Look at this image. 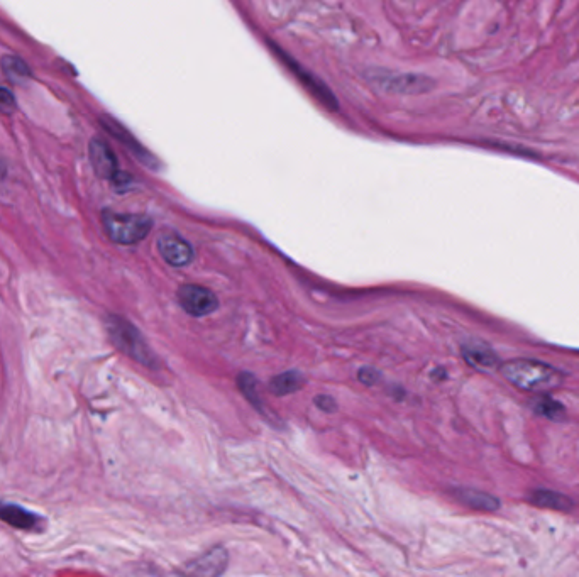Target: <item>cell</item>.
<instances>
[{
    "instance_id": "1",
    "label": "cell",
    "mask_w": 579,
    "mask_h": 577,
    "mask_svg": "<svg viewBox=\"0 0 579 577\" xmlns=\"http://www.w3.org/2000/svg\"><path fill=\"white\" fill-rule=\"evenodd\" d=\"M500 373L508 383L530 393L556 390L564 381V374L559 369L535 359L507 361L500 364Z\"/></svg>"
},
{
    "instance_id": "2",
    "label": "cell",
    "mask_w": 579,
    "mask_h": 577,
    "mask_svg": "<svg viewBox=\"0 0 579 577\" xmlns=\"http://www.w3.org/2000/svg\"><path fill=\"white\" fill-rule=\"evenodd\" d=\"M105 329L109 332L112 344L119 351L124 352L126 356L134 359L136 363L143 364L146 368H158L160 363H158L155 352L151 351L148 342L144 341L141 332L131 322H127L126 319L117 317V315H107Z\"/></svg>"
},
{
    "instance_id": "3",
    "label": "cell",
    "mask_w": 579,
    "mask_h": 577,
    "mask_svg": "<svg viewBox=\"0 0 579 577\" xmlns=\"http://www.w3.org/2000/svg\"><path fill=\"white\" fill-rule=\"evenodd\" d=\"M102 222L107 236L121 246H134L143 241L153 229V220L148 215L117 214L104 210Z\"/></svg>"
},
{
    "instance_id": "4",
    "label": "cell",
    "mask_w": 579,
    "mask_h": 577,
    "mask_svg": "<svg viewBox=\"0 0 579 577\" xmlns=\"http://www.w3.org/2000/svg\"><path fill=\"white\" fill-rule=\"evenodd\" d=\"M229 550L222 545L205 550L204 554L190 559L178 569L180 577H222L229 567Z\"/></svg>"
},
{
    "instance_id": "5",
    "label": "cell",
    "mask_w": 579,
    "mask_h": 577,
    "mask_svg": "<svg viewBox=\"0 0 579 577\" xmlns=\"http://www.w3.org/2000/svg\"><path fill=\"white\" fill-rule=\"evenodd\" d=\"M89 156L92 168L100 178L111 180L112 183H116L117 187H124L127 182H131L129 175L119 171L116 154L104 139L95 138L90 141Z\"/></svg>"
},
{
    "instance_id": "6",
    "label": "cell",
    "mask_w": 579,
    "mask_h": 577,
    "mask_svg": "<svg viewBox=\"0 0 579 577\" xmlns=\"http://www.w3.org/2000/svg\"><path fill=\"white\" fill-rule=\"evenodd\" d=\"M178 303L192 317L214 314L219 308L216 293L199 285H183L178 288Z\"/></svg>"
},
{
    "instance_id": "7",
    "label": "cell",
    "mask_w": 579,
    "mask_h": 577,
    "mask_svg": "<svg viewBox=\"0 0 579 577\" xmlns=\"http://www.w3.org/2000/svg\"><path fill=\"white\" fill-rule=\"evenodd\" d=\"M373 80L386 92H398V94H420L434 87L431 78L422 77V75L380 73V77L373 75Z\"/></svg>"
},
{
    "instance_id": "8",
    "label": "cell",
    "mask_w": 579,
    "mask_h": 577,
    "mask_svg": "<svg viewBox=\"0 0 579 577\" xmlns=\"http://www.w3.org/2000/svg\"><path fill=\"white\" fill-rule=\"evenodd\" d=\"M158 251H160L161 258L175 268L188 266L195 258V253L188 241L170 232H166L158 239Z\"/></svg>"
},
{
    "instance_id": "9",
    "label": "cell",
    "mask_w": 579,
    "mask_h": 577,
    "mask_svg": "<svg viewBox=\"0 0 579 577\" xmlns=\"http://www.w3.org/2000/svg\"><path fill=\"white\" fill-rule=\"evenodd\" d=\"M0 520L17 530H38L43 518L16 503H0Z\"/></svg>"
},
{
    "instance_id": "10",
    "label": "cell",
    "mask_w": 579,
    "mask_h": 577,
    "mask_svg": "<svg viewBox=\"0 0 579 577\" xmlns=\"http://www.w3.org/2000/svg\"><path fill=\"white\" fill-rule=\"evenodd\" d=\"M451 496L459 501L461 505L478 510V512H497L502 506L497 496L485 493V491L475 490V488H453Z\"/></svg>"
},
{
    "instance_id": "11",
    "label": "cell",
    "mask_w": 579,
    "mask_h": 577,
    "mask_svg": "<svg viewBox=\"0 0 579 577\" xmlns=\"http://www.w3.org/2000/svg\"><path fill=\"white\" fill-rule=\"evenodd\" d=\"M463 358L469 366L481 369V371H491L500 368V359L491 347L481 344V342H469L463 346Z\"/></svg>"
},
{
    "instance_id": "12",
    "label": "cell",
    "mask_w": 579,
    "mask_h": 577,
    "mask_svg": "<svg viewBox=\"0 0 579 577\" xmlns=\"http://www.w3.org/2000/svg\"><path fill=\"white\" fill-rule=\"evenodd\" d=\"M238 388L256 412L263 415V417L270 418V410H268L266 403L263 402V398H261L260 381H258V378H256L253 373H246V371H244V373L239 374Z\"/></svg>"
},
{
    "instance_id": "13",
    "label": "cell",
    "mask_w": 579,
    "mask_h": 577,
    "mask_svg": "<svg viewBox=\"0 0 579 577\" xmlns=\"http://www.w3.org/2000/svg\"><path fill=\"white\" fill-rule=\"evenodd\" d=\"M102 126L105 127V131L111 132L114 138H117L121 143L126 144L127 148L131 149V151L138 156V160H141L143 165L151 166V163H149V161H153L151 154L146 153L143 146H139L138 141H136V139H134L133 136H131V134H129V132L119 124V122L114 121L111 117H102Z\"/></svg>"
},
{
    "instance_id": "14",
    "label": "cell",
    "mask_w": 579,
    "mask_h": 577,
    "mask_svg": "<svg viewBox=\"0 0 579 577\" xmlns=\"http://www.w3.org/2000/svg\"><path fill=\"white\" fill-rule=\"evenodd\" d=\"M305 385V376L300 371H285V373L278 374L275 378H271L270 388L271 393L275 396H288L302 390Z\"/></svg>"
},
{
    "instance_id": "15",
    "label": "cell",
    "mask_w": 579,
    "mask_h": 577,
    "mask_svg": "<svg viewBox=\"0 0 579 577\" xmlns=\"http://www.w3.org/2000/svg\"><path fill=\"white\" fill-rule=\"evenodd\" d=\"M529 501L532 505L557 510V512H569L574 505L573 500L568 496L549 490H535L529 496Z\"/></svg>"
},
{
    "instance_id": "16",
    "label": "cell",
    "mask_w": 579,
    "mask_h": 577,
    "mask_svg": "<svg viewBox=\"0 0 579 577\" xmlns=\"http://www.w3.org/2000/svg\"><path fill=\"white\" fill-rule=\"evenodd\" d=\"M0 66H2L4 75H6L12 83H23L33 77L28 63H26L23 58H19V56H4V58L0 60Z\"/></svg>"
},
{
    "instance_id": "17",
    "label": "cell",
    "mask_w": 579,
    "mask_h": 577,
    "mask_svg": "<svg viewBox=\"0 0 579 577\" xmlns=\"http://www.w3.org/2000/svg\"><path fill=\"white\" fill-rule=\"evenodd\" d=\"M532 408H534L535 413H539V415L549 418V420H563L566 417L563 403L557 402L551 396L544 395L541 398H537Z\"/></svg>"
},
{
    "instance_id": "18",
    "label": "cell",
    "mask_w": 579,
    "mask_h": 577,
    "mask_svg": "<svg viewBox=\"0 0 579 577\" xmlns=\"http://www.w3.org/2000/svg\"><path fill=\"white\" fill-rule=\"evenodd\" d=\"M16 97L12 95L11 90L6 87H0V112L12 114L16 110Z\"/></svg>"
},
{
    "instance_id": "19",
    "label": "cell",
    "mask_w": 579,
    "mask_h": 577,
    "mask_svg": "<svg viewBox=\"0 0 579 577\" xmlns=\"http://www.w3.org/2000/svg\"><path fill=\"white\" fill-rule=\"evenodd\" d=\"M358 380L366 386H375L381 380V373L375 368H361L358 371Z\"/></svg>"
},
{
    "instance_id": "20",
    "label": "cell",
    "mask_w": 579,
    "mask_h": 577,
    "mask_svg": "<svg viewBox=\"0 0 579 577\" xmlns=\"http://www.w3.org/2000/svg\"><path fill=\"white\" fill-rule=\"evenodd\" d=\"M315 407L319 408L320 412L334 413L337 410V402L331 395H319L314 398Z\"/></svg>"
}]
</instances>
